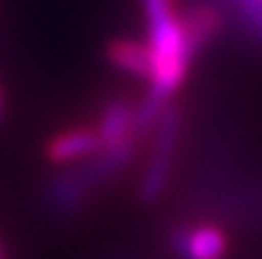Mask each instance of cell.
I'll use <instances>...</instances> for the list:
<instances>
[{
	"instance_id": "cell-1",
	"label": "cell",
	"mask_w": 262,
	"mask_h": 259,
	"mask_svg": "<svg viewBox=\"0 0 262 259\" xmlns=\"http://www.w3.org/2000/svg\"><path fill=\"white\" fill-rule=\"evenodd\" d=\"M148 20V77L145 82L150 86L148 97L168 104V99L186 82V74L193 61V49L186 38V28L181 20V10H166L156 15H145Z\"/></svg>"
},
{
	"instance_id": "cell-2",
	"label": "cell",
	"mask_w": 262,
	"mask_h": 259,
	"mask_svg": "<svg viewBox=\"0 0 262 259\" xmlns=\"http://www.w3.org/2000/svg\"><path fill=\"white\" fill-rule=\"evenodd\" d=\"M153 132V148L145 163V173L140 180V198L143 201H156L173 173L176 150H178V137H181V112L178 107H166L156 122Z\"/></svg>"
},
{
	"instance_id": "cell-3",
	"label": "cell",
	"mask_w": 262,
	"mask_h": 259,
	"mask_svg": "<svg viewBox=\"0 0 262 259\" xmlns=\"http://www.w3.org/2000/svg\"><path fill=\"white\" fill-rule=\"evenodd\" d=\"M43 150H46V160L54 166H77L94 158L102 150V140L94 125H77L54 132Z\"/></svg>"
},
{
	"instance_id": "cell-4",
	"label": "cell",
	"mask_w": 262,
	"mask_h": 259,
	"mask_svg": "<svg viewBox=\"0 0 262 259\" xmlns=\"http://www.w3.org/2000/svg\"><path fill=\"white\" fill-rule=\"evenodd\" d=\"M178 249L186 259H224L229 242L222 226L216 224H193L181 229Z\"/></svg>"
},
{
	"instance_id": "cell-5",
	"label": "cell",
	"mask_w": 262,
	"mask_h": 259,
	"mask_svg": "<svg viewBox=\"0 0 262 259\" xmlns=\"http://www.w3.org/2000/svg\"><path fill=\"white\" fill-rule=\"evenodd\" d=\"M181 20H183L186 38H188L193 54L206 49L222 31V13L211 3H196L188 10H181Z\"/></svg>"
},
{
	"instance_id": "cell-6",
	"label": "cell",
	"mask_w": 262,
	"mask_h": 259,
	"mask_svg": "<svg viewBox=\"0 0 262 259\" xmlns=\"http://www.w3.org/2000/svg\"><path fill=\"white\" fill-rule=\"evenodd\" d=\"M107 59L112 61L115 69L140 77H148V66H150V56H148V46L145 41H135V38H115L107 43Z\"/></svg>"
},
{
	"instance_id": "cell-7",
	"label": "cell",
	"mask_w": 262,
	"mask_h": 259,
	"mask_svg": "<svg viewBox=\"0 0 262 259\" xmlns=\"http://www.w3.org/2000/svg\"><path fill=\"white\" fill-rule=\"evenodd\" d=\"M3 109H5V99H3V91H0V114H3Z\"/></svg>"
}]
</instances>
